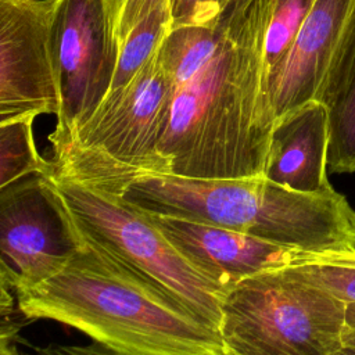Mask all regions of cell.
Returning <instances> with one entry per match:
<instances>
[{"label":"cell","instance_id":"6da1fadb","mask_svg":"<svg viewBox=\"0 0 355 355\" xmlns=\"http://www.w3.org/2000/svg\"><path fill=\"white\" fill-rule=\"evenodd\" d=\"M273 0H232L208 61L176 89L157 153L190 179L263 176L275 119L265 96L263 42Z\"/></svg>","mask_w":355,"mask_h":355},{"label":"cell","instance_id":"7a4b0ae2","mask_svg":"<svg viewBox=\"0 0 355 355\" xmlns=\"http://www.w3.org/2000/svg\"><path fill=\"white\" fill-rule=\"evenodd\" d=\"M76 234L78 250L57 275L14 291L24 318L73 327L122 355H230L218 329Z\"/></svg>","mask_w":355,"mask_h":355},{"label":"cell","instance_id":"3957f363","mask_svg":"<svg viewBox=\"0 0 355 355\" xmlns=\"http://www.w3.org/2000/svg\"><path fill=\"white\" fill-rule=\"evenodd\" d=\"M58 166L108 183L148 214L191 219L311 252L355 251V209L333 187L302 193L263 176L211 180Z\"/></svg>","mask_w":355,"mask_h":355},{"label":"cell","instance_id":"277c9868","mask_svg":"<svg viewBox=\"0 0 355 355\" xmlns=\"http://www.w3.org/2000/svg\"><path fill=\"white\" fill-rule=\"evenodd\" d=\"M44 175L83 237L219 330L226 291L194 269L141 209L103 180L54 164Z\"/></svg>","mask_w":355,"mask_h":355},{"label":"cell","instance_id":"5b68a950","mask_svg":"<svg viewBox=\"0 0 355 355\" xmlns=\"http://www.w3.org/2000/svg\"><path fill=\"white\" fill-rule=\"evenodd\" d=\"M347 306L297 266L268 270L226 291L219 331L230 355H331L344 343Z\"/></svg>","mask_w":355,"mask_h":355},{"label":"cell","instance_id":"8992f818","mask_svg":"<svg viewBox=\"0 0 355 355\" xmlns=\"http://www.w3.org/2000/svg\"><path fill=\"white\" fill-rule=\"evenodd\" d=\"M176 85L157 53L123 87L110 90L96 112L67 140L51 144V161L82 171L162 173L157 147Z\"/></svg>","mask_w":355,"mask_h":355},{"label":"cell","instance_id":"52a82bcc","mask_svg":"<svg viewBox=\"0 0 355 355\" xmlns=\"http://www.w3.org/2000/svg\"><path fill=\"white\" fill-rule=\"evenodd\" d=\"M79 245L75 226L44 173L0 189V283L14 291L57 275Z\"/></svg>","mask_w":355,"mask_h":355},{"label":"cell","instance_id":"ba28073f","mask_svg":"<svg viewBox=\"0 0 355 355\" xmlns=\"http://www.w3.org/2000/svg\"><path fill=\"white\" fill-rule=\"evenodd\" d=\"M119 47L104 0H57L54 51L61 110L49 136L51 144L73 135L107 97Z\"/></svg>","mask_w":355,"mask_h":355},{"label":"cell","instance_id":"9c48e42d","mask_svg":"<svg viewBox=\"0 0 355 355\" xmlns=\"http://www.w3.org/2000/svg\"><path fill=\"white\" fill-rule=\"evenodd\" d=\"M57 0H0V122L58 115Z\"/></svg>","mask_w":355,"mask_h":355},{"label":"cell","instance_id":"30bf717a","mask_svg":"<svg viewBox=\"0 0 355 355\" xmlns=\"http://www.w3.org/2000/svg\"><path fill=\"white\" fill-rule=\"evenodd\" d=\"M144 214L194 269L225 291L254 275L298 266L320 254L191 219Z\"/></svg>","mask_w":355,"mask_h":355},{"label":"cell","instance_id":"8fae6325","mask_svg":"<svg viewBox=\"0 0 355 355\" xmlns=\"http://www.w3.org/2000/svg\"><path fill=\"white\" fill-rule=\"evenodd\" d=\"M355 0H315L284 61L265 80L273 119L316 100Z\"/></svg>","mask_w":355,"mask_h":355},{"label":"cell","instance_id":"7c38bea8","mask_svg":"<svg viewBox=\"0 0 355 355\" xmlns=\"http://www.w3.org/2000/svg\"><path fill=\"white\" fill-rule=\"evenodd\" d=\"M329 125L322 103L313 100L275 121L263 164V178L287 189L318 193L327 179Z\"/></svg>","mask_w":355,"mask_h":355},{"label":"cell","instance_id":"4fadbf2b","mask_svg":"<svg viewBox=\"0 0 355 355\" xmlns=\"http://www.w3.org/2000/svg\"><path fill=\"white\" fill-rule=\"evenodd\" d=\"M316 101L327 112V166L355 172V7L319 87Z\"/></svg>","mask_w":355,"mask_h":355},{"label":"cell","instance_id":"5bb4252c","mask_svg":"<svg viewBox=\"0 0 355 355\" xmlns=\"http://www.w3.org/2000/svg\"><path fill=\"white\" fill-rule=\"evenodd\" d=\"M219 17L208 24L172 26L159 44L157 58L176 89L189 82L212 55L219 37Z\"/></svg>","mask_w":355,"mask_h":355},{"label":"cell","instance_id":"9a60e30c","mask_svg":"<svg viewBox=\"0 0 355 355\" xmlns=\"http://www.w3.org/2000/svg\"><path fill=\"white\" fill-rule=\"evenodd\" d=\"M35 116L0 122V189L32 175L49 173L51 159L43 158L33 140Z\"/></svg>","mask_w":355,"mask_h":355},{"label":"cell","instance_id":"2e32d148","mask_svg":"<svg viewBox=\"0 0 355 355\" xmlns=\"http://www.w3.org/2000/svg\"><path fill=\"white\" fill-rule=\"evenodd\" d=\"M171 29L169 4L154 10L125 37L119 47L111 90L126 86L154 57Z\"/></svg>","mask_w":355,"mask_h":355},{"label":"cell","instance_id":"e0dca14e","mask_svg":"<svg viewBox=\"0 0 355 355\" xmlns=\"http://www.w3.org/2000/svg\"><path fill=\"white\" fill-rule=\"evenodd\" d=\"M315 0H273L263 42L265 80L291 50Z\"/></svg>","mask_w":355,"mask_h":355},{"label":"cell","instance_id":"ac0fdd59","mask_svg":"<svg viewBox=\"0 0 355 355\" xmlns=\"http://www.w3.org/2000/svg\"><path fill=\"white\" fill-rule=\"evenodd\" d=\"M297 268L306 280L337 300L355 304V251L320 252Z\"/></svg>","mask_w":355,"mask_h":355},{"label":"cell","instance_id":"d6986e66","mask_svg":"<svg viewBox=\"0 0 355 355\" xmlns=\"http://www.w3.org/2000/svg\"><path fill=\"white\" fill-rule=\"evenodd\" d=\"M119 44L154 10L169 4V0H104Z\"/></svg>","mask_w":355,"mask_h":355},{"label":"cell","instance_id":"ffe728a7","mask_svg":"<svg viewBox=\"0 0 355 355\" xmlns=\"http://www.w3.org/2000/svg\"><path fill=\"white\" fill-rule=\"evenodd\" d=\"M232 0H169L171 28L215 21Z\"/></svg>","mask_w":355,"mask_h":355},{"label":"cell","instance_id":"44dd1931","mask_svg":"<svg viewBox=\"0 0 355 355\" xmlns=\"http://www.w3.org/2000/svg\"><path fill=\"white\" fill-rule=\"evenodd\" d=\"M61 347L69 355H122L94 341H92L87 345H61Z\"/></svg>","mask_w":355,"mask_h":355},{"label":"cell","instance_id":"7402d4cb","mask_svg":"<svg viewBox=\"0 0 355 355\" xmlns=\"http://www.w3.org/2000/svg\"><path fill=\"white\" fill-rule=\"evenodd\" d=\"M0 355H24L19 352L14 337L0 336Z\"/></svg>","mask_w":355,"mask_h":355},{"label":"cell","instance_id":"603a6c76","mask_svg":"<svg viewBox=\"0 0 355 355\" xmlns=\"http://www.w3.org/2000/svg\"><path fill=\"white\" fill-rule=\"evenodd\" d=\"M24 355H69V354H67L60 344H50L44 348H37L32 354H24Z\"/></svg>","mask_w":355,"mask_h":355},{"label":"cell","instance_id":"cb8c5ba5","mask_svg":"<svg viewBox=\"0 0 355 355\" xmlns=\"http://www.w3.org/2000/svg\"><path fill=\"white\" fill-rule=\"evenodd\" d=\"M331 355H355V345L343 343V345L338 349H336Z\"/></svg>","mask_w":355,"mask_h":355},{"label":"cell","instance_id":"d4e9b609","mask_svg":"<svg viewBox=\"0 0 355 355\" xmlns=\"http://www.w3.org/2000/svg\"><path fill=\"white\" fill-rule=\"evenodd\" d=\"M347 326L348 329L355 330V304L347 306Z\"/></svg>","mask_w":355,"mask_h":355},{"label":"cell","instance_id":"484cf974","mask_svg":"<svg viewBox=\"0 0 355 355\" xmlns=\"http://www.w3.org/2000/svg\"><path fill=\"white\" fill-rule=\"evenodd\" d=\"M344 343H348V344H354V345H355V330L347 327V330H345V333H344Z\"/></svg>","mask_w":355,"mask_h":355}]
</instances>
